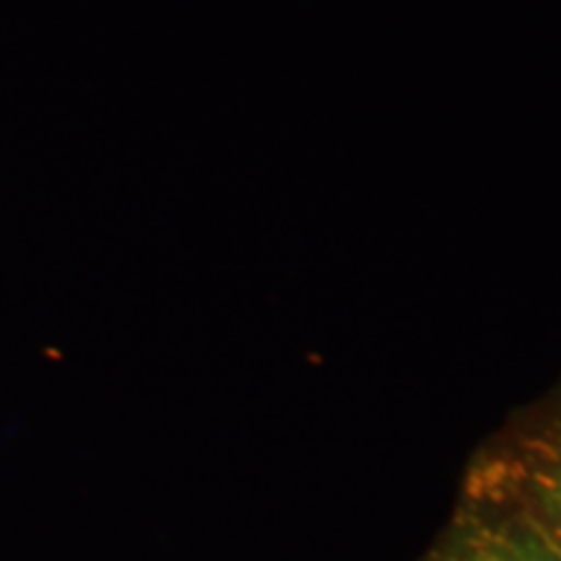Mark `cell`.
Listing matches in <instances>:
<instances>
[{
	"label": "cell",
	"instance_id": "obj_2",
	"mask_svg": "<svg viewBox=\"0 0 561 561\" xmlns=\"http://www.w3.org/2000/svg\"><path fill=\"white\" fill-rule=\"evenodd\" d=\"M416 561H557L502 512L458 500L445 528Z\"/></svg>",
	"mask_w": 561,
	"mask_h": 561
},
{
	"label": "cell",
	"instance_id": "obj_1",
	"mask_svg": "<svg viewBox=\"0 0 561 561\" xmlns=\"http://www.w3.org/2000/svg\"><path fill=\"white\" fill-rule=\"evenodd\" d=\"M460 500L507 515L561 561V390L483 442L462 476Z\"/></svg>",
	"mask_w": 561,
	"mask_h": 561
}]
</instances>
